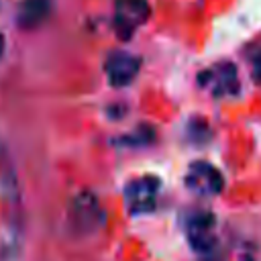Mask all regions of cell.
<instances>
[{
    "label": "cell",
    "instance_id": "1",
    "mask_svg": "<svg viewBox=\"0 0 261 261\" xmlns=\"http://www.w3.org/2000/svg\"><path fill=\"white\" fill-rule=\"evenodd\" d=\"M159 188H161V184L155 175L133 179L124 190V200H126V208L130 210V214L151 212L155 208Z\"/></svg>",
    "mask_w": 261,
    "mask_h": 261
},
{
    "label": "cell",
    "instance_id": "2",
    "mask_svg": "<svg viewBox=\"0 0 261 261\" xmlns=\"http://www.w3.org/2000/svg\"><path fill=\"white\" fill-rule=\"evenodd\" d=\"M186 186L200 196H216L222 186L224 177L222 173L208 161H194L186 173Z\"/></svg>",
    "mask_w": 261,
    "mask_h": 261
},
{
    "label": "cell",
    "instance_id": "3",
    "mask_svg": "<svg viewBox=\"0 0 261 261\" xmlns=\"http://www.w3.org/2000/svg\"><path fill=\"white\" fill-rule=\"evenodd\" d=\"M149 16L147 0H116L114 4V29L122 39H128Z\"/></svg>",
    "mask_w": 261,
    "mask_h": 261
},
{
    "label": "cell",
    "instance_id": "4",
    "mask_svg": "<svg viewBox=\"0 0 261 261\" xmlns=\"http://www.w3.org/2000/svg\"><path fill=\"white\" fill-rule=\"evenodd\" d=\"M69 218L75 230L80 232H92L96 230V226L102 222V210L98 204V198L94 194H80L75 196L71 210H69Z\"/></svg>",
    "mask_w": 261,
    "mask_h": 261
},
{
    "label": "cell",
    "instance_id": "5",
    "mask_svg": "<svg viewBox=\"0 0 261 261\" xmlns=\"http://www.w3.org/2000/svg\"><path fill=\"white\" fill-rule=\"evenodd\" d=\"M198 82L214 96H230L239 90V75L232 63H218L200 73Z\"/></svg>",
    "mask_w": 261,
    "mask_h": 261
},
{
    "label": "cell",
    "instance_id": "6",
    "mask_svg": "<svg viewBox=\"0 0 261 261\" xmlns=\"http://www.w3.org/2000/svg\"><path fill=\"white\" fill-rule=\"evenodd\" d=\"M139 67H141V59L137 55H130L126 51H114L110 53V57L106 59V75H108V82L116 88H122V86H128L137 73H139Z\"/></svg>",
    "mask_w": 261,
    "mask_h": 261
},
{
    "label": "cell",
    "instance_id": "7",
    "mask_svg": "<svg viewBox=\"0 0 261 261\" xmlns=\"http://www.w3.org/2000/svg\"><path fill=\"white\" fill-rule=\"evenodd\" d=\"M214 218L204 212V210H198L196 214H192V218L188 220V234H190V241L194 245V249L198 251H212L214 247Z\"/></svg>",
    "mask_w": 261,
    "mask_h": 261
},
{
    "label": "cell",
    "instance_id": "8",
    "mask_svg": "<svg viewBox=\"0 0 261 261\" xmlns=\"http://www.w3.org/2000/svg\"><path fill=\"white\" fill-rule=\"evenodd\" d=\"M53 12V0H22L16 10V22L22 29L43 24Z\"/></svg>",
    "mask_w": 261,
    "mask_h": 261
},
{
    "label": "cell",
    "instance_id": "9",
    "mask_svg": "<svg viewBox=\"0 0 261 261\" xmlns=\"http://www.w3.org/2000/svg\"><path fill=\"white\" fill-rule=\"evenodd\" d=\"M253 73H255V77L261 82V55H257V57H255V63H253Z\"/></svg>",
    "mask_w": 261,
    "mask_h": 261
},
{
    "label": "cell",
    "instance_id": "10",
    "mask_svg": "<svg viewBox=\"0 0 261 261\" xmlns=\"http://www.w3.org/2000/svg\"><path fill=\"white\" fill-rule=\"evenodd\" d=\"M4 51H6V39H4V35L0 33V59H2V55H4Z\"/></svg>",
    "mask_w": 261,
    "mask_h": 261
}]
</instances>
